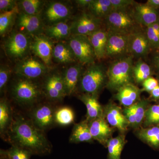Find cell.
Returning <instances> with one entry per match:
<instances>
[{
	"instance_id": "cell-1",
	"label": "cell",
	"mask_w": 159,
	"mask_h": 159,
	"mask_svg": "<svg viewBox=\"0 0 159 159\" xmlns=\"http://www.w3.org/2000/svg\"><path fill=\"white\" fill-rule=\"evenodd\" d=\"M6 141L32 154H45L52 149L44 132L36 127L29 117L15 111Z\"/></svg>"
},
{
	"instance_id": "cell-2",
	"label": "cell",
	"mask_w": 159,
	"mask_h": 159,
	"mask_svg": "<svg viewBox=\"0 0 159 159\" xmlns=\"http://www.w3.org/2000/svg\"><path fill=\"white\" fill-rule=\"evenodd\" d=\"M7 93L15 103L29 110L45 99L41 80L29 79L14 74L8 86Z\"/></svg>"
},
{
	"instance_id": "cell-3",
	"label": "cell",
	"mask_w": 159,
	"mask_h": 159,
	"mask_svg": "<svg viewBox=\"0 0 159 159\" xmlns=\"http://www.w3.org/2000/svg\"><path fill=\"white\" fill-rule=\"evenodd\" d=\"M3 39V51L7 58L14 64L31 54V36L13 29Z\"/></svg>"
},
{
	"instance_id": "cell-4",
	"label": "cell",
	"mask_w": 159,
	"mask_h": 159,
	"mask_svg": "<svg viewBox=\"0 0 159 159\" xmlns=\"http://www.w3.org/2000/svg\"><path fill=\"white\" fill-rule=\"evenodd\" d=\"M133 57L131 55L118 58L107 70V88L118 91L123 86L132 83L133 78Z\"/></svg>"
},
{
	"instance_id": "cell-5",
	"label": "cell",
	"mask_w": 159,
	"mask_h": 159,
	"mask_svg": "<svg viewBox=\"0 0 159 159\" xmlns=\"http://www.w3.org/2000/svg\"><path fill=\"white\" fill-rule=\"evenodd\" d=\"M107 75L103 66L94 63L87 66L81 75L77 92L98 97L102 88L107 84Z\"/></svg>"
},
{
	"instance_id": "cell-6",
	"label": "cell",
	"mask_w": 159,
	"mask_h": 159,
	"mask_svg": "<svg viewBox=\"0 0 159 159\" xmlns=\"http://www.w3.org/2000/svg\"><path fill=\"white\" fill-rule=\"evenodd\" d=\"M41 83L45 98L49 102L58 103L66 97L61 70L57 67L50 70Z\"/></svg>"
},
{
	"instance_id": "cell-7",
	"label": "cell",
	"mask_w": 159,
	"mask_h": 159,
	"mask_svg": "<svg viewBox=\"0 0 159 159\" xmlns=\"http://www.w3.org/2000/svg\"><path fill=\"white\" fill-rule=\"evenodd\" d=\"M40 15L45 27L50 26L73 18L74 8L70 2L47 1Z\"/></svg>"
},
{
	"instance_id": "cell-8",
	"label": "cell",
	"mask_w": 159,
	"mask_h": 159,
	"mask_svg": "<svg viewBox=\"0 0 159 159\" xmlns=\"http://www.w3.org/2000/svg\"><path fill=\"white\" fill-rule=\"evenodd\" d=\"M104 20L108 32L130 34L139 29V25L128 9L112 11Z\"/></svg>"
},
{
	"instance_id": "cell-9",
	"label": "cell",
	"mask_w": 159,
	"mask_h": 159,
	"mask_svg": "<svg viewBox=\"0 0 159 159\" xmlns=\"http://www.w3.org/2000/svg\"><path fill=\"white\" fill-rule=\"evenodd\" d=\"M12 68L16 75L37 80H41L51 69L32 54L16 62Z\"/></svg>"
},
{
	"instance_id": "cell-10",
	"label": "cell",
	"mask_w": 159,
	"mask_h": 159,
	"mask_svg": "<svg viewBox=\"0 0 159 159\" xmlns=\"http://www.w3.org/2000/svg\"><path fill=\"white\" fill-rule=\"evenodd\" d=\"M56 108L54 103L45 99L29 110V118L36 127L45 132L56 125L54 113Z\"/></svg>"
},
{
	"instance_id": "cell-11",
	"label": "cell",
	"mask_w": 159,
	"mask_h": 159,
	"mask_svg": "<svg viewBox=\"0 0 159 159\" xmlns=\"http://www.w3.org/2000/svg\"><path fill=\"white\" fill-rule=\"evenodd\" d=\"M66 41L78 62L84 66L95 63L97 58L89 36L72 35Z\"/></svg>"
},
{
	"instance_id": "cell-12",
	"label": "cell",
	"mask_w": 159,
	"mask_h": 159,
	"mask_svg": "<svg viewBox=\"0 0 159 159\" xmlns=\"http://www.w3.org/2000/svg\"><path fill=\"white\" fill-rule=\"evenodd\" d=\"M102 20L88 11H83L78 15L74 16L71 22V35L89 36L102 29Z\"/></svg>"
},
{
	"instance_id": "cell-13",
	"label": "cell",
	"mask_w": 159,
	"mask_h": 159,
	"mask_svg": "<svg viewBox=\"0 0 159 159\" xmlns=\"http://www.w3.org/2000/svg\"><path fill=\"white\" fill-rule=\"evenodd\" d=\"M45 27L40 14L30 15L19 12L13 29L33 37L43 34Z\"/></svg>"
},
{
	"instance_id": "cell-14",
	"label": "cell",
	"mask_w": 159,
	"mask_h": 159,
	"mask_svg": "<svg viewBox=\"0 0 159 159\" xmlns=\"http://www.w3.org/2000/svg\"><path fill=\"white\" fill-rule=\"evenodd\" d=\"M55 43L44 34L32 37L31 42V54L41 59L50 68L55 67L52 60Z\"/></svg>"
},
{
	"instance_id": "cell-15",
	"label": "cell",
	"mask_w": 159,
	"mask_h": 159,
	"mask_svg": "<svg viewBox=\"0 0 159 159\" xmlns=\"http://www.w3.org/2000/svg\"><path fill=\"white\" fill-rule=\"evenodd\" d=\"M106 57L111 58H120L129 54V34L108 32Z\"/></svg>"
},
{
	"instance_id": "cell-16",
	"label": "cell",
	"mask_w": 159,
	"mask_h": 159,
	"mask_svg": "<svg viewBox=\"0 0 159 159\" xmlns=\"http://www.w3.org/2000/svg\"><path fill=\"white\" fill-rule=\"evenodd\" d=\"M84 70V66L79 62L66 66L61 70L66 96H73L77 93Z\"/></svg>"
},
{
	"instance_id": "cell-17",
	"label": "cell",
	"mask_w": 159,
	"mask_h": 159,
	"mask_svg": "<svg viewBox=\"0 0 159 159\" xmlns=\"http://www.w3.org/2000/svg\"><path fill=\"white\" fill-rule=\"evenodd\" d=\"M151 48L145 31L138 29L129 35V54L133 57H145Z\"/></svg>"
},
{
	"instance_id": "cell-18",
	"label": "cell",
	"mask_w": 159,
	"mask_h": 159,
	"mask_svg": "<svg viewBox=\"0 0 159 159\" xmlns=\"http://www.w3.org/2000/svg\"><path fill=\"white\" fill-rule=\"evenodd\" d=\"M132 13L139 25L148 27L159 20V14L157 9L147 4L136 2L133 6Z\"/></svg>"
},
{
	"instance_id": "cell-19",
	"label": "cell",
	"mask_w": 159,
	"mask_h": 159,
	"mask_svg": "<svg viewBox=\"0 0 159 159\" xmlns=\"http://www.w3.org/2000/svg\"><path fill=\"white\" fill-rule=\"evenodd\" d=\"M89 127L94 140L103 145H107L111 138L113 129L108 125L104 116L94 119L88 122Z\"/></svg>"
},
{
	"instance_id": "cell-20",
	"label": "cell",
	"mask_w": 159,
	"mask_h": 159,
	"mask_svg": "<svg viewBox=\"0 0 159 159\" xmlns=\"http://www.w3.org/2000/svg\"><path fill=\"white\" fill-rule=\"evenodd\" d=\"M103 116L111 126L118 129L121 132L127 130L129 126L121 108L113 103H110L103 109Z\"/></svg>"
},
{
	"instance_id": "cell-21",
	"label": "cell",
	"mask_w": 159,
	"mask_h": 159,
	"mask_svg": "<svg viewBox=\"0 0 159 159\" xmlns=\"http://www.w3.org/2000/svg\"><path fill=\"white\" fill-rule=\"evenodd\" d=\"M52 60L54 65L55 63L65 66L70 65L78 62L66 41L55 43Z\"/></svg>"
},
{
	"instance_id": "cell-22",
	"label": "cell",
	"mask_w": 159,
	"mask_h": 159,
	"mask_svg": "<svg viewBox=\"0 0 159 159\" xmlns=\"http://www.w3.org/2000/svg\"><path fill=\"white\" fill-rule=\"evenodd\" d=\"M13 111L11 102L6 96L0 100V134L4 140H7V135L13 120Z\"/></svg>"
},
{
	"instance_id": "cell-23",
	"label": "cell",
	"mask_w": 159,
	"mask_h": 159,
	"mask_svg": "<svg viewBox=\"0 0 159 159\" xmlns=\"http://www.w3.org/2000/svg\"><path fill=\"white\" fill-rule=\"evenodd\" d=\"M72 19L45 27L43 34L55 42L67 40L71 36Z\"/></svg>"
},
{
	"instance_id": "cell-24",
	"label": "cell",
	"mask_w": 159,
	"mask_h": 159,
	"mask_svg": "<svg viewBox=\"0 0 159 159\" xmlns=\"http://www.w3.org/2000/svg\"><path fill=\"white\" fill-rule=\"evenodd\" d=\"M141 93V89L132 83H129L119 89L115 98L123 106L128 107L140 100Z\"/></svg>"
},
{
	"instance_id": "cell-25",
	"label": "cell",
	"mask_w": 159,
	"mask_h": 159,
	"mask_svg": "<svg viewBox=\"0 0 159 159\" xmlns=\"http://www.w3.org/2000/svg\"><path fill=\"white\" fill-rule=\"evenodd\" d=\"M78 98L85 105L87 109L86 119L89 122L94 119L103 116V109L97 97L88 94H80Z\"/></svg>"
},
{
	"instance_id": "cell-26",
	"label": "cell",
	"mask_w": 159,
	"mask_h": 159,
	"mask_svg": "<svg viewBox=\"0 0 159 159\" xmlns=\"http://www.w3.org/2000/svg\"><path fill=\"white\" fill-rule=\"evenodd\" d=\"M108 31L101 29L89 36L95 51L97 60L100 61L106 58V51L108 39Z\"/></svg>"
},
{
	"instance_id": "cell-27",
	"label": "cell",
	"mask_w": 159,
	"mask_h": 159,
	"mask_svg": "<svg viewBox=\"0 0 159 159\" xmlns=\"http://www.w3.org/2000/svg\"><path fill=\"white\" fill-rule=\"evenodd\" d=\"M93 140L90 131L88 122L86 120L74 125L69 138L70 143L75 144L83 142L91 143Z\"/></svg>"
},
{
	"instance_id": "cell-28",
	"label": "cell",
	"mask_w": 159,
	"mask_h": 159,
	"mask_svg": "<svg viewBox=\"0 0 159 159\" xmlns=\"http://www.w3.org/2000/svg\"><path fill=\"white\" fill-rule=\"evenodd\" d=\"M19 12L18 6L11 11L0 13V35L4 38L14 28L16 19Z\"/></svg>"
},
{
	"instance_id": "cell-29",
	"label": "cell",
	"mask_w": 159,
	"mask_h": 159,
	"mask_svg": "<svg viewBox=\"0 0 159 159\" xmlns=\"http://www.w3.org/2000/svg\"><path fill=\"white\" fill-rule=\"evenodd\" d=\"M112 11L110 0H93L88 11L95 17L104 20Z\"/></svg>"
},
{
	"instance_id": "cell-30",
	"label": "cell",
	"mask_w": 159,
	"mask_h": 159,
	"mask_svg": "<svg viewBox=\"0 0 159 159\" xmlns=\"http://www.w3.org/2000/svg\"><path fill=\"white\" fill-rule=\"evenodd\" d=\"M47 1L20 0L17 1L19 12L30 15L40 14Z\"/></svg>"
},
{
	"instance_id": "cell-31",
	"label": "cell",
	"mask_w": 159,
	"mask_h": 159,
	"mask_svg": "<svg viewBox=\"0 0 159 159\" xmlns=\"http://www.w3.org/2000/svg\"><path fill=\"white\" fill-rule=\"evenodd\" d=\"M137 136L152 147L159 148V126L141 129L137 132Z\"/></svg>"
},
{
	"instance_id": "cell-32",
	"label": "cell",
	"mask_w": 159,
	"mask_h": 159,
	"mask_svg": "<svg viewBox=\"0 0 159 159\" xmlns=\"http://www.w3.org/2000/svg\"><path fill=\"white\" fill-rule=\"evenodd\" d=\"M75 119L74 111L68 106L57 107L54 113V122L56 125L66 126L74 123Z\"/></svg>"
},
{
	"instance_id": "cell-33",
	"label": "cell",
	"mask_w": 159,
	"mask_h": 159,
	"mask_svg": "<svg viewBox=\"0 0 159 159\" xmlns=\"http://www.w3.org/2000/svg\"><path fill=\"white\" fill-rule=\"evenodd\" d=\"M125 144V137L123 135L111 138L106 145L108 149L107 159H121V153Z\"/></svg>"
},
{
	"instance_id": "cell-34",
	"label": "cell",
	"mask_w": 159,
	"mask_h": 159,
	"mask_svg": "<svg viewBox=\"0 0 159 159\" xmlns=\"http://www.w3.org/2000/svg\"><path fill=\"white\" fill-rule=\"evenodd\" d=\"M152 69L150 66L139 59L134 65L133 69V78L138 83H142L145 80L151 77Z\"/></svg>"
},
{
	"instance_id": "cell-35",
	"label": "cell",
	"mask_w": 159,
	"mask_h": 159,
	"mask_svg": "<svg viewBox=\"0 0 159 159\" xmlns=\"http://www.w3.org/2000/svg\"><path fill=\"white\" fill-rule=\"evenodd\" d=\"M13 70L9 65L1 64L0 66V93L2 97L6 96L9 82L13 75Z\"/></svg>"
},
{
	"instance_id": "cell-36",
	"label": "cell",
	"mask_w": 159,
	"mask_h": 159,
	"mask_svg": "<svg viewBox=\"0 0 159 159\" xmlns=\"http://www.w3.org/2000/svg\"><path fill=\"white\" fill-rule=\"evenodd\" d=\"M1 154L9 159H30L32 154L15 145H11L8 150H1Z\"/></svg>"
},
{
	"instance_id": "cell-37",
	"label": "cell",
	"mask_w": 159,
	"mask_h": 159,
	"mask_svg": "<svg viewBox=\"0 0 159 159\" xmlns=\"http://www.w3.org/2000/svg\"><path fill=\"white\" fill-rule=\"evenodd\" d=\"M148 101L145 99H140L139 101L130 106L136 121V127H139L145 119V112L147 110Z\"/></svg>"
},
{
	"instance_id": "cell-38",
	"label": "cell",
	"mask_w": 159,
	"mask_h": 159,
	"mask_svg": "<svg viewBox=\"0 0 159 159\" xmlns=\"http://www.w3.org/2000/svg\"><path fill=\"white\" fill-rule=\"evenodd\" d=\"M145 125L150 126L159 123V105H154L147 109L145 116Z\"/></svg>"
},
{
	"instance_id": "cell-39",
	"label": "cell",
	"mask_w": 159,
	"mask_h": 159,
	"mask_svg": "<svg viewBox=\"0 0 159 159\" xmlns=\"http://www.w3.org/2000/svg\"><path fill=\"white\" fill-rule=\"evenodd\" d=\"M145 32L149 41L150 48L159 49V34L155 31L151 25L146 27Z\"/></svg>"
},
{
	"instance_id": "cell-40",
	"label": "cell",
	"mask_w": 159,
	"mask_h": 159,
	"mask_svg": "<svg viewBox=\"0 0 159 159\" xmlns=\"http://www.w3.org/2000/svg\"><path fill=\"white\" fill-rule=\"evenodd\" d=\"M112 11L128 9L136 3L133 0H110Z\"/></svg>"
},
{
	"instance_id": "cell-41",
	"label": "cell",
	"mask_w": 159,
	"mask_h": 159,
	"mask_svg": "<svg viewBox=\"0 0 159 159\" xmlns=\"http://www.w3.org/2000/svg\"><path fill=\"white\" fill-rule=\"evenodd\" d=\"M16 0H0V11L2 12L11 11L17 6Z\"/></svg>"
},
{
	"instance_id": "cell-42",
	"label": "cell",
	"mask_w": 159,
	"mask_h": 159,
	"mask_svg": "<svg viewBox=\"0 0 159 159\" xmlns=\"http://www.w3.org/2000/svg\"><path fill=\"white\" fill-rule=\"evenodd\" d=\"M144 90L151 92L156 87L159 85L158 80L153 77H148L142 83Z\"/></svg>"
},
{
	"instance_id": "cell-43",
	"label": "cell",
	"mask_w": 159,
	"mask_h": 159,
	"mask_svg": "<svg viewBox=\"0 0 159 159\" xmlns=\"http://www.w3.org/2000/svg\"><path fill=\"white\" fill-rule=\"evenodd\" d=\"M123 113L126 117L129 125L132 127L137 128L135 116L130 107H125L123 111Z\"/></svg>"
},
{
	"instance_id": "cell-44",
	"label": "cell",
	"mask_w": 159,
	"mask_h": 159,
	"mask_svg": "<svg viewBox=\"0 0 159 159\" xmlns=\"http://www.w3.org/2000/svg\"><path fill=\"white\" fill-rule=\"evenodd\" d=\"M93 1V0H76L74 2L79 8L88 9Z\"/></svg>"
},
{
	"instance_id": "cell-45",
	"label": "cell",
	"mask_w": 159,
	"mask_h": 159,
	"mask_svg": "<svg viewBox=\"0 0 159 159\" xmlns=\"http://www.w3.org/2000/svg\"><path fill=\"white\" fill-rule=\"evenodd\" d=\"M146 4L157 10L159 9V0H148Z\"/></svg>"
},
{
	"instance_id": "cell-46",
	"label": "cell",
	"mask_w": 159,
	"mask_h": 159,
	"mask_svg": "<svg viewBox=\"0 0 159 159\" xmlns=\"http://www.w3.org/2000/svg\"><path fill=\"white\" fill-rule=\"evenodd\" d=\"M151 95L152 97L154 99H159V85L151 92Z\"/></svg>"
},
{
	"instance_id": "cell-47",
	"label": "cell",
	"mask_w": 159,
	"mask_h": 159,
	"mask_svg": "<svg viewBox=\"0 0 159 159\" xmlns=\"http://www.w3.org/2000/svg\"><path fill=\"white\" fill-rule=\"evenodd\" d=\"M154 65L159 71V53L156 54L153 59Z\"/></svg>"
},
{
	"instance_id": "cell-48",
	"label": "cell",
	"mask_w": 159,
	"mask_h": 159,
	"mask_svg": "<svg viewBox=\"0 0 159 159\" xmlns=\"http://www.w3.org/2000/svg\"><path fill=\"white\" fill-rule=\"evenodd\" d=\"M6 158H7V159H8V158H7V157H6Z\"/></svg>"
}]
</instances>
